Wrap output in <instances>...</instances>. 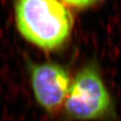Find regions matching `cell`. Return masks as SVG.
<instances>
[{
  "mask_svg": "<svg viewBox=\"0 0 121 121\" xmlns=\"http://www.w3.org/2000/svg\"><path fill=\"white\" fill-rule=\"evenodd\" d=\"M16 24L29 42L45 50L58 48L69 36L73 17L62 1L22 0L15 4Z\"/></svg>",
  "mask_w": 121,
  "mask_h": 121,
  "instance_id": "1",
  "label": "cell"
},
{
  "mask_svg": "<svg viewBox=\"0 0 121 121\" xmlns=\"http://www.w3.org/2000/svg\"><path fill=\"white\" fill-rule=\"evenodd\" d=\"M110 98L95 65L86 66L77 75L65 100V110L71 118L97 119L106 114Z\"/></svg>",
  "mask_w": 121,
  "mask_h": 121,
  "instance_id": "2",
  "label": "cell"
},
{
  "mask_svg": "<svg viewBox=\"0 0 121 121\" xmlns=\"http://www.w3.org/2000/svg\"><path fill=\"white\" fill-rule=\"evenodd\" d=\"M32 85L36 99L48 112L60 108L67 99L70 80L63 67L53 63H45L32 69Z\"/></svg>",
  "mask_w": 121,
  "mask_h": 121,
  "instance_id": "3",
  "label": "cell"
},
{
  "mask_svg": "<svg viewBox=\"0 0 121 121\" xmlns=\"http://www.w3.org/2000/svg\"><path fill=\"white\" fill-rule=\"evenodd\" d=\"M64 4H67L73 7H78V8H82V7H86L87 5H90L94 1H62Z\"/></svg>",
  "mask_w": 121,
  "mask_h": 121,
  "instance_id": "4",
  "label": "cell"
}]
</instances>
